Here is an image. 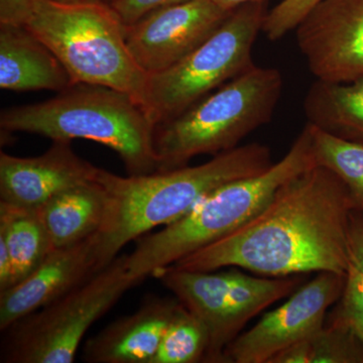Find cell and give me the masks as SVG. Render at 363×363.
Returning a JSON list of instances; mask_svg holds the SVG:
<instances>
[{"label": "cell", "mask_w": 363, "mask_h": 363, "mask_svg": "<svg viewBox=\"0 0 363 363\" xmlns=\"http://www.w3.org/2000/svg\"><path fill=\"white\" fill-rule=\"evenodd\" d=\"M136 286L126 255L84 284L11 325L1 342L2 363H72L91 326Z\"/></svg>", "instance_id": "ba28073f"}, {"label": "cell", "mask_w": 363, "mask_h": 363, "mask_svg": "<svg viewBox=\"0 0 363 363\" xmlns=\"http://www.w3.org/2000/svg\"><path fill=\"white\" fill-rule=\"evenodd\" d=\"M0 241L11 257L13 286L35 271L54 250L38 209L4 202H0Z\"/></svg>", "instance_id": "d6986e66"}, {"label": "cell", "mask_w": 363, "mask_h": 363, "mask_svg": "<svg viewBox=\"0 0 363 363\" xmlns=\"http://www.w3.org/2000/svg\"><path fill=\"white\" fill-rule=\"evenodd\" d=\"M208 347L204 325L180 303L150 363L205 362Z\"/></svg>", "instance_id": "603a6c76"}, {"label": "cell", "mask_w": 363, "mask_h": 363, "mask_svg": "<svg viewBox=\"0 0 363 363\" xmlns=\"http://www.w3.org/2000/svg\"><path fill=\"white\" fill-rule=\"evenodd\" d=\"M269 0L236 7L186 58L147 78L143 106L156 125L175 117L255 65L252 49L262 32Z\"/></svg>", "instance_id": "52a82bcc"}, {"label": "cell", "mask_w": 363, "mask_h": 363, "mask_svg": "<svg viewBox=\"0 0 363 363\" xmlns=\"http://www.w3.org/2000/svg\"><path fill=\"white\" fill-rule=\"evenodd\" d=\"M179 306L176 298L147 295L135 313L119 318L86 341L83 362L150 363Z\"/></svg>", "instance_id": "5bb4252c"}, {"label": "cell", "mask_w": 363, "mask_h": 363, "mask_svg": "<svg viewBox=\"0 0 363 363\" xmlns=\"http://www.w3.org/2000/svg\"><path fill=\"white\" fill-rule=\"evenodd\" d=\"M353 211L343 182L316 164L286 181L245 225L172 266L197 272L234 267L272 278L345 274Z\"/></svg>", "instance_id": "6da1fadb"}, {"label": "cell", "mask_w": 363, "mask_h": 363, "mask_svg": "<svg viewBox=\"0 0 363 363\" xmlns=\"http://www.w3.org/2000/svg\"><path fill=\"white\" fill-rule=\"evenodd\" d=\"M104 1L105 4H109V6H111V4H113L116 0H104Z\"/></svg>", "instance_id": "f1b7e54d"}, {"label": "cell", "mask_w": 363, "mask_h": 363, "mask_svg": "<svg viewBox=\"0 0 363 363\" xmlns=\"http://www.w3.org/2000/svg\"><path fill=\"white\" fill-rule=\"evenodd\" d=\"M186 1L189 0H116L111 6L124 26H130L152 11Z\"/></svg>", "instance_id": "d4e9b609"}, {"label": "cell", "mask_w": 363, "mask_h": 363, "mask_svg": "<svg viewBox=\"0 0 363 363\" xmlns=\"http://www.w3.org/2000/svg\"><path fill=\"white\" fill-rule=\"evenodd\" d=\"M272 164L269 147L252 143L199 166L147 175L123 177L98 169L96 180L106 191L107 208L102 225L93 236L97 271L111 264L131 241L178 220L214 189L257 175Z\"/></svg>", "instance_id": "7a4b0ae2"}, {"label": "cell", "mask_w": 363, "mask_h": 363, "mask_svg": "<svg viewBox=\"0 0 363 363\" xmlns=\"http://www.w3.org/2000/svg\"><path fill=\"white\" fill-rule=\"evenodd\" d=\"M316 164L311 128L306 123L283 159L267 171L219 186L178 220L136 240L135 250L126 255L128 276L138 285L238 230L266 206L286 181Z\"/></svg>", "instance_id": "3957f363"}, {"label": "cell", "mask_w": 363, "mask_h": 363, "mask_svg": "<svg viewBox=\"0 0 363 363\" xmlns=\"http://www.w3.org/2000/svg\"><path fill=\"white\" fill-rule=\"evenodd\" d=\"M26 26L56 55L75 84L123 91L143 106L149 75L130 54L124 25L111 6L39 0Z\"/></svg>", "instance_id": "8992f818"}, {"label": "cell", "mask_w": 363, "mask_h": 363, "mask_svg": "<svg viewBox=\"0 0 363 363\" xmlns=\"http://www.w3.org/2000/svg\"><path fill=\"white\" fill-rule=\"evenodd\" d=\"M155 278L201 321L209 336L207 363H222L226 348L241 333L236 322L224 269L187 271L169 266Z\"/></svg>", "instance_id": "9a60e30c"}, {"label": "cell", "mask_w": 363, "mask_h": 363, "mask_svg": "<svg viewBox=\"0 0 363 363\" xmlns=\"http://www.w3.org/2000/svg\"><path fill=\"white\" fill-rule=\"evenodd\" d=\"M93 236L71 247L55 248L25 279L0 293L1 332L70 293L98 272Z\"/></svg>", "instance_id": "4fadbf2b"}, {"label": "cell", "mask_w": 363, "mask_h": 363, "mask_svg": "<svg viewBox=\"0 0 363 363\" xmlns=\"http://www.w3.org/2000/svg\"><path fill=\"white\" fill-rule=\"evenodd\" d=\"M281 72L253 65L175 117L157 123L154 150L157 171L188 166L200 155L240 147L272 121L283 92Z\"/></svg>", "instance_id": "5b68a950"}, {"label": "cell", "mask_w": 363, "mask_h": 363, "mask_svg": "<svg viewBox=\"0 0 363 363\" xmlns=\"http://www.w3.org/2000/svg\"><path fill=\"white\" fill-rule=\"evenodd\" d=\"M308 124L317 164L339 177L350 192L354 210L363 212V145L336 138Z\"/></svg>", "instance_id": "7402d4cb"}, {"label": "cell", "mask_w": 363, "mask_h": 363, "mask_svg": "<svg viewBox=\"0 0 363 363\" xmlns=\"http://www.w3.org/2000/svg\"><path fill=\"white\" fill-rule=\"evenodd\" d=\"M231 11L211 0H189L162 7L124 26L126 45L147 75L161 73L199 47Z\"/></svg>", "instance_id": "30bf717a"}, {"label": "cell", "mask_w": 363, "mask_h": 363, "mask_svg": "<svg viewBox=\"0 0 363 363\" xmlns=\"http://www.w3.org/2000/svg\"><path fill=\"white\" fill-rule=\"evenodd\" d=\"M271 363H363V341L348 327L327 319Z\"/></svg>", "instance_id": "ffe728a7"}, {"label": "cell", "mask_w": 363, "mask_h": 363, "mask_svg": "<svg viewBox=\"0 0 363 363\" xmlns=\"http://www.w3.org/2000/svg\"><path fill=\"white\" fill-rule=\"evenodd\" d=\"M216 6L221 7L224 11H231L236 7L248 4V2L259 1V0H211Z\"/></svg>", "instance_id": "4316f807"}, {"label": "cell", "mask_w": 363, "mask_h": 363, "mask_svg": "<svg viewBox=\"0 0 363 363\" xmlns=\"http://www.w3.org/2000/svg\"><path fill=\"white\" fill-rule=\"evenodd\" d=\"M106 208V191L95 179L60 193L38 211L55 250L94 235L102 225Z\"/></svg>", "instance_id": "e0dca14e"}, {"label": "cell", "mask_w": 363, "mask_h": 363, "mask_svg": "<svg viewBox=\"0 0 363 363\" xmlns=\"http://www.w3.org/2000/svg\"><path fill=\"white\" fill-rule=\"evenodd\" d=\"M327 319L348 327L363 341V212L351 214L342 294Z\"/></svg>", "instance_id": "44dd1931"}, {"label": "cell", "mask_w": 363, "mask_h": 363, "mask_svg": "<svg viewBox=\"0 0 363 363\" xmlns=\"http://www.w3.org/2000/svg\"><path fill=\"white\" fill-rule=\"evenodd\" d=\"M70 140H52L38 157L0 152V202L38 209L68 189L94 181L99 168L79 157Z\"/></svg>", "instance_id": "7c38bea8"}, {"label": "cell", "mask_w": 363, "mask_h": 363, "mask_svg": "<svg viewBox=\"0 0 363 363\" xmlns=\"http://www.w3.org/2000/svg\"><path fill=\"white\" fill-rule=\"evenodd\" d=\"M344 274L318 272L277 309L267 312L228 347L222 363H271L281 351L323 326L328 310L340 298Z\"/></svg>", "instance_id": "9c48e42d"}, {"label": "cell", "mask_w": 363, "mask_h": 363, "mask_svg": "<svg viewBox=\"0 0 363 363\" xmlns=\"http://www.w3.org/2000/svg\"><path fill=\"white\" fill-rule=\"evenodd\" d=\"M0 128L100 143L118 155L130 176L157 171L154 119L135 98L113 88L77 83L47 101L4 109Z\"/></svg>", "instance_id": "277c9868"}, {"label": "cell", "mask_w": 363, "mask_h": 363, "mask_svg": "<svg viewBox=\"0 0 363 363\" xmlns=\"http://www.w3.org/2000/svg\"><path fill=\"white\" fill-rule=\"evenodd\" d=\"M52 1L58 2V4H96V2L104 1V0H52Z\"/></svg>", "instance_id": "83f0119b"}, {"label": "cell", "mask_w": 363, "mask_h": 363, "mask_svg": "<svg viewBox=\"0 0 363 363\" xmlns=\"http://www.w3.org/2000/svg\"><path fill=\"white\" fill-rule=\"evenodd\" d=\"M322 0H281L269 11L262 32L272 42L281 40L296 30L306 16Z\"/></svg>", "instance_id": "cb8c5ba5"}, {"label": "cell", "mask_w": 363, "mask_h": 363, "mask_svg": "<svg viewBox=\"0 0 363 363\" xmlns=\"http://www.w3.org/2000/svg\"><path fill=\"white\" fill-rule=\"evenodd\" d=\"M39 0H0V25L26 26Z\"/></svg>", "instance_id": "484cf974"}, {"label": "cell", "mask_w": 363, "mask_h": 363, "mask_svg": "<svg viewBox=\"0 0 363 363\" xmlns=\"http://www.w3.org/2000/svg\"><path fill=\"white\" fill-rule=\"evenodd\" d=\"M307 123L363 145V76L350 82L315 81L303 104Z\"/></svg>", "instance_id": "ac0fdd59"}, {"label": "cell", "mask_w": 363, "mask_h": 363, "mask_svg": "<svg viewBox=\"0 0 363 363\" xmlns=\"http://www.w3.org/2000/svg\"><path fill=\"white\" fill-rule=\"evenodd\" d=\"M75 84L62 62L26 26L0 25V87L63 92Z\"/></svg>", "instance_id": "2e32d148"}, {"label": "cell", "mask_w": 363, "mask_h": 363, "mask_svg": "<svg viewBox=\"0 0 363 363\" xmlns=\"http://www.w3.org/2000/svg\"><path fill=\"white\" fill-rule=\"evenodd\" d=\"M295 32L318 80L350 82L363 76V0H322Z\"/></svg>", "instance_id": "8fae6325"}]
</instances>
